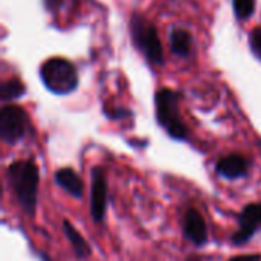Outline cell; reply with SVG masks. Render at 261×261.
Here are the masks:
<instances>
[{
	"label": "cell",
	"instance_id": "1",
	"mask_svg": "<svg viewBox=\"0 0 261 261\" xmlns=\"http://www.w3.org/2000/svg\"><path fill=\"white\" fill-rule=\"evenodd\" d=\"M8 179L12 191L28 216H34L38 197L40 171L32 159L14 161L8 167Z\"/></svg>",
	"mask_w": 261,
	"mask_h": 261
},
{
	"label": "cell",
	"instance_id": "2",
	"mask_svg": "<svg viewBox=\"0 0 261 261\" xmlns=\"http://www.w3.org/2000/svg\"><path fill=\"white\" fill-rule=\"evenodd\" d=\"M154 102L158 122L171 138L185 141L188 138V127L179 113V95L171 89H162L156 93Z\"/></svg>",
	"mask_w": 261,
	"mask_h": 261
},
{
	"label": "cell",
	"instance_id": "3",
	"mask_svg": "<svg viewBox=\"0 0 261 261\" xmlns=\"http://www.w3.org/2000/svg\"><path fill=\"white\" fill-rule=\"evenodd\" d=\"M40 76L44 86L57 95H67L78 86V73L73 64L64 58L47 60L40 69Z\"/></svg>",
	"mask_w": 261,
	"mask_h": 261
},
{
	"label": "cell",
	"instance_id": "4",
	"mask_svg": "<svg viewBox=\"0 0 261 261\" xmlns=\"http://www.w3.org/2000/svg\"><path fill=\"white\" fill-rule=\"evenodd\" d=\"M130 32L133 43L150 61H153L154 64L164 63V47L159 40L158 31L142 14L132 15Z\"/></svg>",
	"mask_w": 261,
	"mask_h": 261
},
{
	"label": "cell",
	"instance_id": "5",
	"mask_svg": "<svg viewBox=\"0 0 261 261\" xmlns=\"http://www.w3.org/2000/svg\"><path fill=\"white\" fill-rule=\"evenodd\" d=\"M28 128L26 112L14 104H8L0 110V138L6 144L18 142Z\"/></svg>",
	"mask_w": 261,
	"mask_h": 261
},
{
	"label": "cell",
	"instance_id": "6",
	"mask_svg": "<svg viewBox=\"0 0 261 261\" xmlns=\"http://www.w3.org/2000/svg\"><path fill=\"white\" fill-rule=\"evenodd\" d=\"M261 228V202L251 203L243 208L239 216V229L232 234L231 240L234 245L240 246L248 243L254 234Z\"/></svg>",
	"mask_w": 261,
	"mask_h": 261
},
{
	"label": "cell",
	"instance_id": "7",
	"mask_svg": "<svg viewBox=\"0 0 261 261\" xmlns=\"http://www.w3.org/2000/svg\"><path fill=\"white\" fill-rule=\"evenodd\" d=\"M107 206V182L104 170L93 167L92 170V187H90V213L95 223H101L106 216Z\"/></svg>",
	"mask_w": 261,
	"mask_h": 261
},
{
	"label": "cell",
	"instance_id": "8",
	"mask_svg": "<svg viewBox=\"0 0 261 261\" xmlns=\"http://www.w3.org/2000/svg\"><path fill=\"white\" fill-rule=\"evenodd\" d=\"M184 234L196 246H203L208 242L206 222H205L203 216L197 210H194V208H190L185 213V217H184Z\"/></svg>",
	"mask_w": 261,
	"mask_h": 261
},
{
	"label": "cell",
	"instance_id": "9",
	"mask_svg": "<svg viewBox=\"0 0 261 261\" xmlns=\"http://www.w3.org/2000/svg\"><path fill=\"white\" fill-rule=\"evenodd\" d=\"M216 171L219 176H222L225 179H240L248 174L249 161L239 153H232L219 161Z\"/></svg>",
	"mask_w": 261,
	"mask_h": 261
},
{
	"label": "cell",
	"instance_id": "10",
	"mask_svg": "<svg viewBox=\"0 0 261 261\" xmlns=\"http://www.w3.org/2000/svg\"><path fill=\"white\" fill-rule=\"evenodd\" d=\"M55 182H57V185L60 188H63L66 193H69L75 199L83 197L84 184H83L81 177L78 176V173L73 171L72 168H60V170H57Z\"/></svg>",
	"mask_w": 261,
	"mask_h": 261
},
{
	"label": "cell",
	"instance_id": "11",
	"mask_svg": "<svg viewBox=\"0 0 261 261\" xmlns=\"http://www.w3.org/2000/svg\"><path fill=\"white\" fill-rule=\"evenodd\" d=\"M63 232L64 236L67 237L72 249H73V254L78 260H86L89 255H90V246L89 243L84 240V237L78 232V229L69 222V220H64L63 222Z\"/></svg>",
	"mask_w": 261,
	"mask_h": 261
},
{
	"label": "cell",
	"instance_id": "12",
	"mask_svg": "<svg viewBox=\"0 0 261 261\" xmlns=\"http://www.w3.org/2000/svg\"><path fill=\"white\" fill-rule=\"evenodd\" d=\"M170 46L173 54H176L177 57H188L191 54L193 38L188 31L174 28L170 34Z\"/></svg>",
	"mask_w": 261,
	"mask_h": 261
},
{
	"label": "cell",
	"instance_id": "13",
	"mask_svg": "<svg viewBox=\"0 0 261 261\" xmlns=\"http://www.w3.org/2000/svg\"><path fill=\"white\" fill-rule=\"evenodd\" d=\"M24 93V86L21 84L20 80L11 78L2 84V99L3 101H12L20 98Z\"/></svg>",
	"mask_w": 261,
	"mask_h": 261
},
{
	"label": "cell",
	"instance_id": "14",
	"mask_svg": "<svg viewBox=\"0 0 261 261\" xmlns=\"http://www.w3.org/2000/svg\"><path fill=\"white\" fill-rule=\"evenodd\" d=\"M255 0H234V11L239 18H248L254 14Z\"/></svg>",
	"mask_w": 261,
	"mask_h": 261
},
{
	"label": "cell",
	"instance_id": "15",
	"mask_svg": "<svg viewBox=\"0 0 261 261\" xmlns=\"http://www.w3.org/2000/svg\"><path fill=\"white\" fill-rule=\"evenodd\" d=\"M249 43H251V47H252L254 54H255L258 58H261V28H255V29L251 32Z\"/></svg>",
	"mask_w": 261,
	"mask_h": 261
},
{
	"label": "cell",
	"instance_id": "16",
	"mask_svg": "<svg viewBox=\"0 0 261 261\" xmlns=\"http://www.w3.org/2000/svg\"><path fill=\"white\" fill-rule=\"evenodd\" d=\"M64 2H66V0H44V5H46L47 9L55 11V9H58L60 6H63Z\"/></svg>",
	"mask_w": 261,
	"mask_h": 261
},
{
	"label": "cell",
	"instance_id": "17",
	"mask_svg": "<svg viewBox=\"0 0 261 261\" xmlns=\"http://www.w3.org/2000/svg\"><path fill=\"white\" fill-rule=\"evenodd\" d=\"M229 261H261L260 255H239V257H232Z\"/></svg>",
	"mask_w": 261,
	"mask_h": 261
},
{
	"label": "cell",
	"instance_id": "18",
	"mask_svg": "<svg viewBox=\"0 0 261 261\" xmlns=\"http://www.w3.org/2000/svg\"><path fill=\"white\" fill-rule=\"evenodd\" d=\"M187 261H202V258L200 257H190Z\"/></svg>",
	"mask_w": 261,
	"mask_h": 261
},
{
	"label": "cell",
	"instance_id": "19",
	"mask_svg": "<svg viewBox=\"0 0 261 261\" xmlns=\"http://www.w3.org/2000/svg\"><path fill=\"white\" fill-rule=\"evenodd\" d=\"M43 258H44V260H46V261H52V260H50V258H46V257H43Z\"/></svg>",
	"mask_w": 261,
	"mask_h": 261
}]
</instances>
